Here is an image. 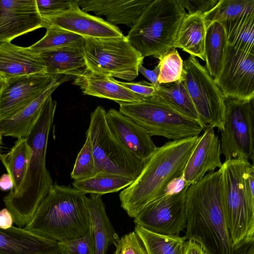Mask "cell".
<instances>
[{
  "mask_svg": "<svg viewBox=\"0 0 254 254\" xmlns=\"http://www.w3.org/2000/svg\"><path fill=\"white\" fill-rule=\"evenodd\" d=\"M185 205L186 240L199 243L206 254H233L224 206L222 168L190 185Z\"/></svg>",
  "mask_w": 254,
  "mask_h": 254,
  "instance_id": "1",
  "label": "cell"
},
{
  "mask_svg": "<svg viewBox=\"0 0 254 254\" xmlns=\"http://www.w3.org/2000/svg\"><path fill=\"white\" fill-rule=\"evenodd\" d=\"M199 136L166 142L145 160L138 177L119 194L121 207L135 218L148 203L169 193L182 178L186 165Z\"/></svg>",
  "mask_w": 254,
  "mask_h": 254,
  "instance_id": "2",
  "label": "cell"
},
{
  "mask_svg": "<svg viewBox=\"0 0 254 254\" xmlns=\"http://www.w3.org/2000/svg\"><path fill=\"white\" fill-rule=\"evenodd\" d=\"M57 101L50 96L40 115L26 138L32 155L26 176L19 190L12 196L5 195L3 202L14 222L24 228L32 220L53 182L46 168V157L49 135L52 128Z\"/></svg>",
  "mask_w": 254,
  "mask_h": 254,
  "instance_id": "3",
  "label": "cell"
},
{
  "mask_svg": "<svg viewBox=\"0 0 254 254\" xmlns=\"http://www.w3.org/2000/svg\"><path fill=\"white\" fill-rule=\"evenodd\" d=\"M24 228L57 242L79 239L91 230L85 194L54 184Z\"/></svg>",
  "mask_w": 254,
  "mask_h": 254,
  "instance_id": "4",
  "label": "cell"
},
{
  "mask_svg": "<svg viewBox=\"0 0 254 254\" xmlns=\"http://www.w3.org/2000/svg\"><path fill=\"white\" fill-rule=\"evenodd\" d=\"M187 12L178 0H153L143 11L126 37L144 58L159 59L174 49Z\"/></svg>",
  "mask_w": 254,
  "mask_h": 254,
  "instance_id": "5",
  "label": "cell"
},
{
  "mask_svg": "<svg viewBox=\"0 0 254 254\" xmlns=\"http://www.w3.org/2000/svg\"><path fill=\"white\" fill-rule=\"evenodd\" d=\"M119 104V111L151 137L180 140L199 136L205 129L199 122L181 113L155 95L142 97L137 102Z\"/></svg>",
  "mask_w": 254,
  "mask_h": 254,
  "instance_id": "6",
  "label": "cell"
},
{
  "mask_svg": "<svg viewBox=\"0 0 254 254\" xmlns=\"http://www.w3.org/2000/svg\"><path fill=\"white\" fill-rule=\"evenodd\" d=\"M82 50L87 69L93 73L132 81L144 57L126 36L84 37Z\"/></svg>",
  "mask_w": 254,
  "mask_h": 254,
  "instance_id": "7",
  "label": "cell"
},
{
  "mask_svg": "<svg viewBox=\"0 0 254 254\" xmlns=\"http://www.w3.org/2000/svg\"><path fill=\"white\" fill-rule=\"evenodd\" d=\"M106 114L102 106H97L91 114L87 130L97 172L125 177L134 181L140 174L145 160L137 157L115 139L108 126Z\"/></svg>",
  "mask_w": 254,
  "mask_h": 254,
  "instance_id": "8",
  "label": "cell"
},
{
  "mask_svg": "<svg viewBox=\"0 0 254 254\" xmlns=\"http://www.w3.org/2000/svg\"><path fill=\"white\" fill-rule=\"evenodd\" d=\"M250 162L245 159L226 160L222 166L224 209L233 246L254 233V212L250 208L244 174Z\"/></svg>",
  "mask_w": 254,
  "mask_h": 254,
  "instance_id": "9",
  "label": "cell"
},
{
  "mask_svg": "<svg viewBox=\"0 0 254 254\" xmlns=\"http://www.w3.org/2000/svg\"><path fill=\"white\" fill-rule=\"evenodd\" d=\"M183 82L204 128L224 127L225 99L205 66L190 56L184 61Z\"/></svg>",
  "mask_w": 254,
  "mask_h": 254,
  "instance_id": "10",
  "label": "cell"
},
{
  "mask_svg": "<svg viewBox=\"0 0 254 254\" xmlns=\"http://www.w3.org/2000/svg\"><path fill=\"white\" fill-rule=\"evenodd\" d=\"M254 99H225L221 150L225 160L254 158Z\"/></svg>",
  "mask_w": 254,
  "mask_h": 254,
  "instance_id": "11",
  "label": "cell"
},
{
  "mask_svg": "<svg viewBox=\"0 0 254 254\" xmlns=\"http://www.w3.org/2000/svg\"><path fill=\"white\" fill-rule=\"evenodd\" d=\"M190 186L146 205L134 218L135 225L157 233L179 235L186 226L185 194Z\"/></svg>",
  "mask_w": 254,
  "mask_h": 254,
  "instance_id": "12",
  "label": "cell"
},
{
  "mask_svg": "<svg viewBox=\"0 0 254 254\" xmlns=\"http://www.w3.org/2000/svg\"><path fill=\"white\" fill-rule=\"evenodd\" d=\"M214 81L225 99H254V53L228 45L222 68Z\"/></svg>",
  "mask_w": 254,
  "mask_h": 254,
  "instance_id": "13",
  "label": "cell"
},
{
  "mask_svg": "<svg viewBox=\"0 0 254 254\" xmlns=\"http://www.w3.org/2000/svg\"><path fill=\"white\" fill-rule=\"evenodd\" d=\"M72 78L38 73L6 80L7 85L0 97V121L15 115L57 82Z\"/></svg>",
  "mask_w": 254,
  "mask_h": 254,
  "instance_id": "14",
  "label": "cell"
},
{
  "mask_svg": "<svg viewBox=\"0 0 254 254\" xmlns=\"http://www.w3.org/2000/svg\"><path fill=\"white\" fill-rule=\"evenodd\" d=\"M42 27L36 0H0V43Z\"/></svg>",
  "mask_w": 254,
  "mask_h": 254,
  "instance_id": "15",
  "label": "cell"
},
{
  "mask_svg": "<svg viewBox=\"0 0 254 254\" xmlns=\"http://www.w3.org/2000/svg\"><path fill=\"white\" fill-rule=\"evenodd\" d=\"M42 18L43 24L51 25L83 38H112L123 35L116 26L100 17L87 13L79 6Z\"/></svg>",
  "mask_w": 254,
  "mask_h": 254,
  "instance_id": "16",
  "label": "cell"
},
{
  "mask_svg": "<svg viewBox=\"0 0 254 254\" xmlns=\"http://www.w3.org/2000/svg\"><path fill=\"white\" fill-rule=\"evenodd\" d=\"M220 140L214 128L205 129L192 151L185 167L183 179L188 185H193L208 172L221 168Z\"/></svg>",
  "mask_w": 254,
  "mask_h": 254,
  "instance_id": "17",
  "label": "cell"
},
{
  "mask_svg": "<svg viewBox=\"0 0 254 254\" xmlns=\"http://www.w3.org/2000/svg\"><path fill=\"white\" fill-rule=\"evenodd\" d=\"M106 118L113 136L137 157L146 160L157 148L144 129L119 111L110 109L106 112Z\"/></svg>",
  "mask_w": 254,
  "mask_h": 254,
  "instance_id": "18",
  "label": "cell"
},
{
  "mask_svg": "<svg viewBox=\"0 0 254 254\" xmlns=\"http://www.w3.org/2000/svg\"><path fill=\"white\" fill-rule=\"evenodd\" d=\"M38 73H46L39 53L28 47L11 42L0 43V75L6 80Z\"/></svg>",
  "mask_w": 254,
  "mask_h": 254,
  "instance_id": "19",
  "label": "cell"
},
{
  "mask_svg": "<svg viewBox=\"0 0 254 254\" xmlns=\"http://www.w3.org/2000/svg\"><path fill=\"white\" fill-rule=\"evenodd\" d=\"M0 254H63L57 242L24 228H0Z\"/></svg>",
  "mask_w": 254,
  "mask_h": 254,
  "instance_id": "20",
  "label": "cell"
},
{
  "mask_svg": "<svg viewBox=\"0 0 254 254\" xmlns=\"http://www.w3.org/2000/svg\"><path fill=\"white\" fill-rule=\"evenodd\" d=\"M152 0H78V4L85 12L105 16L107 21L112 25L122 24L131 28Z\"/></svg>",
  "mask_w": 254,
  "mask_h": 254,
  "instance_id": "21",
  "label": "cell"
},
{
  "mask_svg": "<svg viewBox=\"0 0 254 254\" xmlns=\"http://www.w3.org/2000/svg\"><path fill=\"white\" fill-rule=\"evenodd\" d=\"M82 45L69 46L39 53L44 63L47 74L77 77L88 70Z\"/></svg>",
  "mask_w": 254,
  "mask_h": 254,
  "instance_id": "22",
  "label": "cell"
},
{
  "mask_svg": "<svg viewBox=\"0 0 254 254\" xmlns=\"http://www.w3.org/2000/svg\"><path fill=\"white\" fill-rule=\"evenodd\" d=\"M73 84L78 86L85 95L108 99L119 104L137 102L142 99L141 96L116 82L114 78L88 70L75 78Z\"/></svg>",
  "mask_w": 254,
  "mask_h": 254,
  "instance_id": "23",
  "label": "cell"
},
{
  "mask_svg": "<svg viewBox=\"0 0 254 254\" xmlns=\"http://www.w3.org/2000/svg\"><path fill=\"white\" fill-rule=\"evenodd\" d=\"M62 83L57 82L15 115L0 121V130L2 135L17 138L26 137L38 120L47 99Z\"/></svg>",
  "mask_w": 254,
  "mask_h": 254,
  "instance_id": "24",
  "label": "cell"
},
{
  "mask_svg": "<svg viewBox=\"0 0 254 254\" xmlns=\"http://www.w3.org/2000/svg\"><path fill=\"white\" fill-rule=\"evenodd\" d=\"M91 227L94 237L96 254H106L109 247L116 246L120 238L107 215L101 195L86 197Z\"/></svg>",
  "mask_w": 254,
  "mask_h": 254,
  "instance_id": "25",
  "label": "cell"
},
{
  "mask_svg": "<svg viewBox=\"0 0 254 254\" xmlns=\"http://www.w3.org/2000/svg\"><path fill=\"white\" fill-rule=\"evenodd\" d=\"M206 24L201 14L187 13L179 29L174 48L204 61Z\"/></svg>",
  "mask_w": 254,
  "mask_h": 254,
  "instance_id": "26",
  "label": "cell"
},
{
  "mask_svg": "<svg viewBox=\"0 0 254 254\" xmlns=\"http://www.w3.org/2000/svg\"><path fill=\"white\" fill-rule=\"evenodd\" d=\"M228 45L222 23L214 21L208 24L204 41L205 67L214 79L217 77L222 68Z\"/></svg>",
  "mask_w": 254,
  "mask_h": 254,
  "instance_id": "27",
  "label": "cell"
},
{
  "mask_svg": "<svg viewBox=\"0 0 254 254\" xmlns=\"http://www.w3.org/2000/svg\"><path fill=\"white\" fill-rule=\"evenodd\" d=\"M31 155V148L25 137L17 138L8 152L0 154V160L14 185L6 195L12 196L19 190L26 176Z\"/></svg>",
  "mask_w": 254,
  "mask_h": 254,
  "instance_id": "28",
  "label": "cell"
},
{
  "mask_svg": "<svg viewBox=\"0 0 254 254\" xmlns=\"http://www.w3.org/2000/svg\"><path fill=\"white\" fill-rule=\"evenodd\" d=\"M220 22L225 29L229 45L254 53V13L242 15Z\"/></svg>",
  "mask_w": 254,
  "mask_h": 254,
  "instance_id": "29",
  "label": "cell"
},
{
  "mask_svg": "<svg viewBox=\"0 0 254 254\" xmlns=\"http://www.w3.org/2000/svg\"><path fill=\"white\" fill-rule=\"evenodd\" d=\"M147 254H183L187 240L179 235L157 233L135 225Z\"/></svg>",
  "mask_w": 254,
  "mask_h": 254,
  "instance_id": "30",
  "label": "cell"
},
{
  "mask_svg": "<svg viewBox=\"0 0 254 254\" xmlns=\"http://www.w3.org/2000/svg\"><path fill=\"white\" fill-rule=\"evenodd\" d=\"M155 95L181 113L199 122L197 112L183 81L160 84Z\"/></svg>",
  "mask_w": 254,
  "mask_h": 254,
  "instance_id": "31",
  "label": "cell"
},
{
  "mask_svg": "<svg viewBox=\"0 0 254 254\" xmlns=\"http://www.w3.org/2000/svg\"><path fill=\"white\" fill-rule=\"evenodd\" d=\"M133 182L130 179L118 175L98 173L92 177L74 181L73 188L84 194H104L117 192L129 186Z\"/></svg>",
  "mask_w": 254,
  "mask_h": 254,
  "instance_id": "32",
  "label": "cell"
},
{
  "mask_svg": "<svg viewBox=\"0 0 254 254\" xmlns=\"http://www.w3.org/2000/svg\"><path fill=\"white\" fill-rule=\"evenodd\" d=\"M43 27L46 29L44 36L29 47L37 53L83 43L84 38L78 34L49 24H44Z\"/></svg>",
  "mask_w": 254,
  "mask_h": 254,
  "instance_id": "33",
  "label": "cell"
},
{
  "mask_svg": "<svg viewBox=\"0 0 254 254\" xmlns=\"http://www.w3.org/2000/svg\"><path fill=\"white\" fill-rule=\"evenodd\" d=\"M254 13V0H219L203 17L206 26L214 21L221 22L246 14Z\"/></svg>",
  "mask_w": 254,
  "mask_h": 254,
  "instance_id": "34",
  "label": "cell"
},
{
  "mask_svg": "<svg viewBox=\"0 0 254 254\" xmlns=\"http://www.w3.org/2000/svg\"><path fill=\"white\" fill-rule=\"evenodd\" d=\"M158 59V81L160 84L183 81L184 61L176 49L170 50Z\"/></svg>",
  "mask_w": 254,
  "mask_h": 254,
  "instance_id": "35",
  "label": "cell"
},
{
  "mask_svg": "<svg viewBox=\"0 0 254 254\" xmlns=\"http://www.w3.org/2000/svg\"><path fill=\"white\" fill-rule=\"evenodd\" d=\"M97 173L91 140L87 131L85 142L77 156L71 177L74 181H80L92 177Z\"/></svg>",
  "mask_w": 254,
  "mask_h": 254,
  "instance_id": "36",
  "label": "cell"
},
{
  "mask_svg": "<svg viewBox=\"0 0 254 254\" xmlns=\"http://www.w3.org/2000/svg\"><path fill=\"white\" fill-rule=\"evenodd\" d=\"M63 254H96L94 237L92 229L79 239L58 242Z\"/></svg>",
  "mask_w": 254,
  "mask_h": 254,
  "instance_id": "37",
  "label": "cell"
},
{
  "mask_svg": "<svg viewBox=\"0 0 254 254\" xmlns=\"http://www.w3.org/2000/svg\"><path fill=\"white\" fill-rule=\"evenodd\" d=\"M114 254H147L137 234L133 231L120 238Z\"/></svg>",
  "mask_w": 254,
  "mask_h": 254,
  "instance_id": "38",
  "label": "cell"
},
{
  "mask_svg": "<svg viewBox=\"0 0 254 254\" xmlns=\"http://www.w3.org/2000/svg\"><path fill=\"white\" fill-rule=\"evenodd\" d=\"M41 17L53 16L79 6L78 0H36Z\"/></svg>",
  "mask_w": 254,
  "mask_h": 254,
  "instance_id": "39",
  "label": "cell"
},
{
  "mask_svg": "<svg viewBox=\"0 0 254 254\" xmlns=\"http://www.w3.org/2000/svg\"><path fill=\"white\" fill-rule=\"evenodd\" d=\"M180 4L188 10V14L203 15L210 10L219 0H178Z\"/></svg>",
  "mask_w": 254,
  "mask_h": 254,
  "instance_id": "40",
  "label": "cell"
},
{
  "mask_svg": "<svg viewBox=\"0 0 254 254\" xmlns=\"http://www.w3.org/2000/svg\"><path fill=\"white\" fill-rule=\"evenodd\" d=\"M119 85L142 97H148L155 95L156 89L150 83L144 80L136 82H125L115 79Z\"/></svg>",
  "mask_w": 254,
  "mask_h": 254,
  "instance_id": "41",
  "label": "cell"
},
{
  "mask_svg": "<svg viewBox=\"0 0 254 254\" xmlns=\"http://www.w3.org/2000/svg\"><path fill=\"white\" fill-rule=\"evenodd\" d=\"M233 254H254V233L248 234L234 245Z\"/></svg>",
  "mask_w": 254,
  "mask_h": 254,
  "instance_id": "42",
  "label": "cell"
},
{
  "mask_svg": "<svg viewBox=\"0 0 254 254\" xmlns=\"http://www.w3.org/2000/svg\"><path fill=\"white\" fill-rule=\"evenodd\" d=\"M138 72H140L145 77H146L157 90L160 84L158 81L159 74V67L157 65L153 70H150L143 66L140 64L138 68Z\"/></svg>",
  "mask_w": 254,
  "mask_h": 254,
  "instance_id": "43",
  "label": "cell"
},
{
  "mask_svg": "<svg viewBox=\"0 0 254 254\" xmlns=\"http://www.w3.org/2000/svg\"><path fill=\"white\" fill-rule=\"evenodd\" d=\"M183 254H206L202 246L193 240L186 241Z\"/></svg>",
  "mask_w": 254,
  "mask_h": 254,
  "instance_id": "44",
  "label": "cell"
},
{
  "mask_svg": "<svg viewBox=\"0 0 254 254\" xmlns=\"http://www.w3.org/2000/svg\"><path fill=\"white\" fill-rule=\"evenodd\" d=\"M14 220L10 212L6 208L0 210V228L7 229L12 227Z\"/></svg>",
  "mask_w": 254,
  "mask_h": 254,
  "instance_id": "45",
  "label": "cell"
},
{
  "mask_svg": "<svg viewBox=\"0 0 254 254\" xmlns=\"http://www.w3.org/2000/svg\"><path fill=\"white\" fill-rule=\"evenodd\" d=\"M13 183L9 174H4L0 177V189L3 191L11 190Z\"/></svg>",
  "mask_w": 254,
  "mask_h": 254,
  "instance_id": "46",
  "label": "cell"
},
{
  "mask_svg": "<svg viewBox=\"0 0 254 254\" xmlns=\"http://www.w3.org/2000/svg\"><path fill=\"white\" fill-rule=\"evenodd\" d=\"M7 85V80L0 75V97L1 96L3 90Z\"/></svg>",
  "mask_w": 254,
  "mask_h": 254,
  "instance_id": "47",
  "label": "cell"
},
{
  "mask_svg": "<svg viewBox=\"0 0 254 254\" xmlns=\"http://www.w3.org/2000/svg\"><path fill=\"white\" fill-rule=\"evenodd\" d=\"M2 134L1 133V131H0V146H1V141H2Z\"/></svg>",
  "mask_w": 254,
  "mask_h": 254,
  "instance_id": "48",
  "label": "cell"
}]
</instances>
